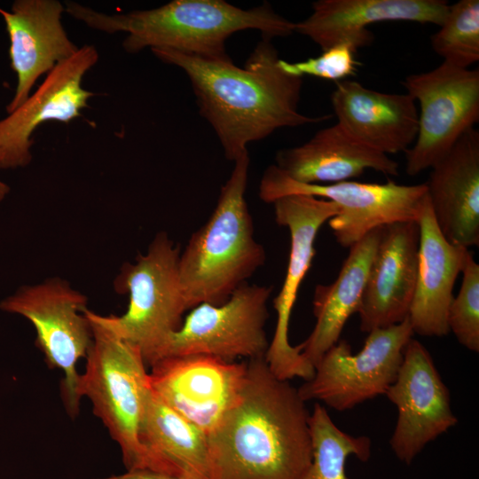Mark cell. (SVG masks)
<instances>
[{
    "label": "cell",
    "mask_w": 479,
    "mask_h": 479,
    "mask_svg": "<svg viewBox=\"0 0 479 479\" xmlns=\"http://www.w3.org/2000/svg\"><path fill=\"white\" fill-rule=\"evenodd\" d=\"M310 428L312 459L302 479H349L345 473L347 459L353 455L367 461L371 456V439L341 430L318 403L310 412Z\"/></svg>",
    "instance_id": "cell-25"
},
{
    "label": "cell",
    "mask_w": 479,
    "mask_h": 479,
    "mask_svg": "<svg viewBox=\"0 0 479 479\" xmlns=\"http://www.w3.org/2000/svg\"><path fill=\"white\" fill-rule=\"evenodd\" d=\"M449 5L444 0H318L308 18L294 23V32L310 38L322 51L344 43L357 50L373 42L370 25L412 21L440 26Z\"/></svg>",
    "instance_id": "cell-18"
},
{
    "label": "cell",
    "mask_w": 479,
    "mask_h": 479,
    "mask_svg": "<svg viewBox=\"0 0 479 479\" xmlns=\"http://www.w3.org/2000/svg\"><path fill=\"white\" fill-rule=\"evenodd\" d=\"M462 283L448 309L449 331L467 349L479 351V265L468 254L461 271Z\"/></svg>",
    "instance_id": "cell-27"
},
{
    "label": "cell",
    "mask_w": 479,
    "mask_h": 479,
    "mask_svg": "<svg viewBox=\"0 0 479 479\" xmlns=\"http://www.w3.org/2000/svg\"><path fill=\"white\" fill-rule=\"evenodd\" d=\"M87 298L67 281L51 279L25 286L0 302V309L27 318L36 331V345L51 368L63 372V400L68 413L79 411L77 363L92 342L90 324L83 310Z\"/></svg>",
    "instance_id": "cell-8"
},
{
    "label": "cell",
    "mask_w": 479,
    "mask_h": 479,
    "mask_svg": "<svg viewBox=\"0 0 479 479\" xmlns=\"http://www.w3.org/2000/svg\"><path fill=\"white\" fill-rule=\"evenodd\" d=\"M331 103L337 124L352 138L384 154L406 152L418 132L419 112L407 93H385L357 81L336 83Z\"/></svg>",
    "instance_id": "cell-19"
},
{
    "label": "cell",
    "mask_w": 479,
    "mask_h": 479,
    "mask_svg": "<svg viewBox=\"0 0 479 479\" xmlns=\"http://www.w3.org/2000/svg\"><path fill=\"white\" fill-rule=\"evenodd\" d=\"M179 247L165 232L154 238L136 263H126L115 280L118 292L128 293L127 311L99 320L119 337L136 346L151 365L166 340L183 324L188 310L179 277Z\"/></svg>",
    "instance_id": "cell-6"
},
{
    "label": "cell",
    "mask_w": 479,
    "mask_h": 479,
    "mask_svg": "<svg viewBox=\"0 0 479 479\" xmlns=\"http://www.w3.org/2000/svg\"><path fill=\"white\" fill-rule=\"evenodd\" d=\"M10 192V186L0 180V200H3Z\"/></svg>",
    "instance_id": "cell-30"
},
{
    "label": "cell",
    "mask_w": 479,
    "mask_h": 479,
    "mask_svg": "<svg viewBox=\"0 0 479 479\" xmlns=\"http://www.w3.org/2000/svg\"><path fill=\"white\" fill-rule=\"evenodd\" d=\"M271 292V286L246 282L222 304L201 303L192 308L152 365L185 355H208L229 362L264 356L269 346L264 326Z\"/></svg>",
    "instance_id": "cell-10"
},
{
    "label": "cell",
    "mask_w": 479,
    "mask_h": 479,
    "mask_svg": "<svg viewBox=\"0 0 479 479\" xmlns=\"http://www.w3.org/2000/svg\"><path fill=\"white\" fill-rule=\"evenodd\" d=\"M426 183L415 185L342 181L329 185L297 182L276 165L264 171L259 197L267 203L294 194L313 196L335 203L339 214L329 220L337 242L350 247L371 231L400 222H417L427 197Z\"/></svg>",
    "instance_id": "cell-7"
},
{
    "label": "cell",
    "mask_w": 479,
    "mask_h": 479,
    "mask_svg": "<svg viewBox=\"0 0 479 479\" xmlns=\"http://www.w3.org/2000/svg\"><path fill=\"white\" fill-rule=\"evenodd\" d=\"M310 416L264 356L247 359L236 401L208 436L212 479H302L312 459Z\"/></svg>",
    "instance_id": "cell-2"
},
{
    "label": "cell",
    "mask_w": 479,
    "mask_h": 479,
    "mask_svg": "<svg viewBox=\"0 0 479 479\" xmlns=\"http://www.w3.org/2000/svg\"><path fill=\"white\" fill-rule=\"evenodd\" d=\"M151 367L152 391L208 436L236 401L247 373V362L208 355L165 357Z\"/></svg>",
    "instance_id": "cell-13"
},
{
    "label": "cell",
    "mask_w": 479,
    "mask_h": 479,
    "mask_svg": "<svg viewBox=\"0 0 479 479\" xmlns=\"http://www.w3.org/2000/svg\"><path fill=\"white\" fill-rule=\"evenodd\" d=\"M97 479H183L179 476L173 475L148 469L139 468L133 470H127L125 473L116 475H110L107 477L97 478Z\"/></svg>",
    "instance_id": "cell-29"
},
{
    "label": "cell",
    "mask_w": 479,
    "mask_h": 479,
    "mask_svg": "<svg viewBox=\"0 0 479 479\" xmlns=\"http://www.w3.org/2000/svg\"><path fill=\"white\" fill-rule=\"evenodd\" d=\"M440 28L431 36L433 51L443 62L459 68L479 60V1L450 4Z\"/></svg>",
    "instance_id": "cell-26"
},
{
    "label": "cell",
    "mask_w": 479,
    "mask_h": 479,
    "mask_svg": "<svg viewBox=\"0 0 479 479\" xmlns=\"http://www.w3.org/2000/svg\"><path fill=\"white\" fill-rule=\"evenodd\" d=\"M357 51L349 43H339L323 51L318 57L294 63L279 59V64L284 72L293 76L311 75L339 82L356 73Z\"/></svg>",
    "instance_id": "cell-28"
},
{
    "label": "cell",
    "mask_w": 479,
    "mask_h": 479,
    "mask_svg": "<svg viewBox=\"0 0 479 479\" xmlns=\"http://www.w3.org/2000/svg\"><path fill=\"white\" fill-rule=\"evenodd\" d=\"M382 227H378L349 247L336 279L318 285L313 295L315 326L298 345L302 357L315 366L325 353L339 342L349 318L357 312L369 268L380 242Z\"/></svg>",
    "instance_id": "cell-23"
},
{
    "label": "cell",
    "mask_w": 479,
    "mask_h": 479,
    "mask_svg": "<svg viewBox=\"0 0 479 479\" xmlns=\"http://www.w3.org/2000/svg\"><path fill=\"white\" fill-rule=\"evenodd\" d=\"M426 183L435 220L452 244L479 245V132L469 129L432 166Z\"/></svg>",
    "instance_id": "cell-20"
},
{
    "label": "cell",
    "mask_w": 479,
    "mask_h": 479,
    "mask_svg": "<svg viewBox=\"0 0 479 479\" xmlns=\"http://www.w3.org/2000/svg\"><path fill=\"white\" fill-rule=\"evenodd\" d=\"M385 395L397 409L390 447L400 461L410 464L429 442L458 422L450 393L433 359L417 340L407 343L394 382Z\"/></svg>",
    "instance_id": "cell-14"
},
{
    "label": "cell",
    "mask_w": 479,
    "mask_h": 479,
    "mask_svg": "<svg viewBox=\"0 0 479 479\" xmlns=\"http://www.w3.org/2000/svg\"><path fill=\"white\" fill-rule=\"evenodd\" d=\"M140 440L155 471L183 479H212L208 436L149 389Z\"/></svg>",
    "instance_id": "cell-24"
},
{
    "label": "cell",
    "mask_w": 479,
    "mask_h": 479,
    "mask_svg": "<svg viewBox=\"0 0 479 479\" xmlns=\"http://www.w3.org/2000/svg\"><path fill=\"white\" fill-rule=\"evenodd\" d=\"M276 162L287 176L305 184L349 181L367 169L388 176L399 174L397 161L356 141L337 123L318 130L301 145L280 150Z\"/></svg>",
    "instance_id": "cell-22"
},
{
    "label": "cell",
    "mask_w": 479,
    "mask_h": 479,
    "mask_svg": "<svg viewBox=\"0 0 479 479\" xmlns=\"http://www.w3.org/2000/svg\"><path fill=\"white\" fill-rule=\"evenodd\" d=\"M402 84L420 104L417 137L405 152L406 173L432 168L479 120V70L444 62L405 77Z\"/></svg>",
    "instance_id": "cell-11"
},
{
    "label": "cell",
    "mask_w": 479,
    "mask_h": 479,
    "mask_svg": "<svg viewBox=\"0 0 479 479\" xmlns=\"http://www.w3.org/2000/svg\"><path fill=\"white\" fill-rule=\"evenodd\" d=\"M263 40L241 67L231 58L213 59L167 48L151 49L161 61L187 75L201 115L216 133L225 157L235 161L247 154V145L278 129L327 120L298 110L302 78L279 67L269 38Z\"/></svg>",
    "instance_id": "cell-1"
},
{
    "label": "cell",
    "mask_w": 479,
    "mask_h": 479,
    "mask_svg": "<svg viewBox=\"0 0 479 479\" xmlns=\"http://www.w3.org/2000/svg\"><path fill=\"white\" fill-rule=\"evenodd\" d=\"M412 335L407 317L397 325L369 332L363 349L355 355L346 341L338 342L315 366L312 378L298 388L300 396L305 402L318 400L342 412L385 394L396 380Z\"/></svg>",
    "instance_id": "cell-9"
},
{
    "label": "cell",
    "mask_w": 479,
    "mask_h": 479,
    "mask_svg": "<svg viewBox=\"0 0 479 479\" xmlns=\"http://www.w3.org/2000/svg\"><path fill=\"white\" fill-rule=\"evenodd\" d=\"M272 204L277 224L289 231L290 253L283 285L273 300L277 323L264 359L277 378L289 381L298 377L306 381L312 378L315 368L302 357L298 346L289 343V321L300 285L315 255L316 236L340 208L330 200L302 194L285 196Z\"/></svg>",
    "instance_id": "cell-12"
},
{
    "label": "cell",
    "mask_w": 479,
    "mask_h": 479,
    "mask_svg": "<svg viewBox=\"0 0 479 479\" xmlns=\"http://www.w3.org/2000/svg\"><path fill=\"white\" fill-rule=\"evenodd\" d=\"M248 153L234 161L208 220L194 232L179 255L178 270L188 310L222 304L265 262L255 240L245 192Z\"/></svg>",
    "instance_id": "cell-4"
},
{
    "label": "cell",
    "mask_w": 479,
    "mask_h": 479,
    "mask_svg": "<svg viewBox=\"0 0 479 479\" xmlns=\"http://www.w3.org/2000/svg\"><path fill=\"white\" fill-rule=\"evenodd\" d=\"M64 11L57 0H16L10 12L0 8L9 35L11 67L17 75L15 93L6 106L8 114L27 99L41 75L79 50L61 23Z\"/></svg>",
    "instance_id": "cell-16"
},
{
    "label": "cell",
    "mask_w": 479,
    "mask_h": 479,
    "mask_svg": "<svg viewBox=\"0 0 479 479\" xmlns=\"http://www.w3.org/2000/svg\"><path fill=\"white\" fill-rule=\"evenodd\" d=\"M98 59L93 45H84L58 64L27 99L0 120V169L27 166L32 159V135L48 121L68 122L82 115L93 93L82 86L86 72Z\"/></svg>",
    "instance_id": "cell-15"
},
{
    "label": "cell",
    "mask_w": 479,
    "mask_h": 479,
    "mask_svg": "<svg viewBox=\"0 0 479 479\" xmlns=\"http://www.w3.org/2000/svg\"><path fill=\"white\" fill-rule=\"evenodd\" d=\"M419 240L415 221L383 226L357 310L362 332L397 325L408 317L416 285Z\"/></svg>",
    "instance_id": "cell-17"
},
{
    "label": "cell",
    "mask_w": 479,
    "mask_h": 479,
    "mask_svg": "<svg viewBox=\"0 0 479 479\" xmlns=\"http://www.w3.org/2000/svg\"><path fill=\"white\" fill-rule=\"evenodd\" d=\"M420 230L416 285L408 319L413 334L444 336L450 331L452 289L470 253L450 243L438 228L428 193L417 220Z\"/></svg>",
    "instance_id": "cell-21"
},
{
    "label": "cell",
    "mask_w": 479,
    "mask_h": 479,
    "mask_svg": "<svg viewBox=\"0 0 479 479\" xmlns=\"http://www.w3.org/2000/svg\"><path fill=\"white\" fill-rule=\"evenodd\" d=\"M72 17L106 32H126L124 49L131 53L146 47L167 48L205 58L227 59L225 41L244 29L263 36H287L294 23L264 3L244 10L223 0H174L158 8L107 15L75 2H67Z\"/></svg>",
    "instance_id": "cell-3"
},
{
    "label": "cell",
    "mask_w": 479,
    "mask_h": 479,
    "mask_svg": "<svg viewBox=\"0 0 479 479\" xmlns=\"http://www.w3.org/2000/svg\"><path fill=\"white\" fill-rule=\"evenodd\" d=\"M83 314L92 331L86 368L80 375L78 396L87 397L94 414L121 449L127 470H154L141 443L140 426L150 389L148 373L140 350L119 337L87 308Z\"/></svg>",
    "instance_id": "cell-5"
}]
</instances>
